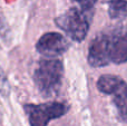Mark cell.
<instances>
[{
    "label": "cell",
    "mask_w": 127,
    "mask_h": 126,
    "mask_svg": "<svg viewBox=\"0 0 127 126\" xmlns=\"http://www.w3.org/2000/svg\"><path fill=\"white\" fill-rule=\"evenodd\" d=\"M127 62V27L101 32L89 45L88 63L93 67L107 66L110 63Z\"/></svg>",
    "instance_id": "1"
},
{
    "label": "cell",
    "mask_w": 127,
    "mask_h": 126,
    "mask_svg": "<svg viewBox=\"0 0 127 126\" xmlns=\"http://www.w3.org/2000/svg\"><path fill=\"white\" fill-rule=\"evenodd\" d=\"M64 76L63 63L58 59H41L33 73L35 84L45 96H54L59 92Z\"/></svg>",
    "instance_id": "2"
},
{
    "label": "cell",
    "mask_w": 127,
    "mask_h": 126,
    "mask_svg": "<svg viewBox=\"0 0 127 126\" xmlns=\"http://www.w3.org/2000/svg\"><path fill=\"white\" fill-rule=\"evenodd\" d=\"M55 22L75 41H83L89 30V19L83 9H69L56 18Z\"/></svg>",
    "instance_id": "3"
},
{
    "label": "cell",
    "mask_w": 127,
    "mask_h": 126,
    "mask_svg": "<svg viewBox=\"0 0 127 126\" xmlns=\"http://www.w3.org/2000/svg\"><path fill=\"white\" fill-rule=\"evenodd\" d=\"M68 109V105L59 102L25 105V112L30 126H47L50 121L65 115Z\"/></svg>",
    "instance_id": "4"
},
{
    "label": "cell",
    "mask_w": 127,
    "mask_h": 126,
    "mask_svg": "<svg viewBox=\"0 0 127 126\" xmlns=\"http://www.w3.org/2000/svg\"><path fill=\"white\" fill-rule=\"evenodd\" d=\"M69 48V42L63 35L58 32H47L39 38L36 44L38 53L45 56L55 57L63 55Z\"/></svg>",
    "instance_id": "5"
},
{
    "label": "cell",
    "mask_w": 127,
    "mask_h": 126,
    "mask_svg": "<svg viewBox=\"0 0 127 126\" xmlns=\"http://www.w3.org/2000/svg\"><path fill=\"white\" fill-rule=\"evenodd\" d=\"M109 95L114 96L113 102L116 106L119 118L124 123H127V83L122 79Z\"/></svg>",
    "instance_id": "6"
},
{
    "label": "cell",
    "mask_w": 127,
    "mask_h": 126,
    "mask_svg": "<svg viewBox=\"0 0 127 126\" xmlns=\"http://www.w3.org/2000/svg\"><path fill=\"white\" fill-rule=\"evenodd\" d=\"M108 15L112 19L127 18V0H109Z\"/></svg>",
    "instance_id": "7"
},
{
    "label": "cell",
    "mask_w": 127,
    "mask_h": 126,
    "mask_svg": "<svg viewBox=\"0 0 127 126\" xmlns=\"http://www.w3.org/2000/svg\"><path fill=\"white\" fill-rule=\"evenodd\" d=\"M10 92V85L7 79L6 74L3 73L1 66H0V94L2 96H8Z\"/></svg>",
    "instance_id": "8"
},
{
    "label": "cell",
    "mask_w": 127,
    "mask_h": 126,
    "mask_svg": "<svg viewBox=\"0 0 127 126\" xmlns=\"http://www.w3.org/2000/svg\"><path fill=\"white\" fill-rule=\"evenodd\" d=\"M9 35H10V31H9L8 25H7L3 16L0 12V36H1L3 39H7V38L9 37Z\"/></svg>",
    "instance_id": "9"
},
{
    "label": "cell",
    "mask_w": 127,
    "mask_h": 126,
    "mask_svg": "<svg viewBox=\"0 0 127 126\" xmlns=\"http://www.w3.org/2000/svg\"><path fill=\"white\" fill-rule=\"evenodd\" d=\"M72 1L77 2V3L81 7L83 10L87 11V10H90V9L95 6V3L97 2V0H72Z\"/></svg>",
    "instance_id": "10"
}]
</instances>
